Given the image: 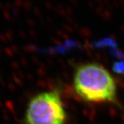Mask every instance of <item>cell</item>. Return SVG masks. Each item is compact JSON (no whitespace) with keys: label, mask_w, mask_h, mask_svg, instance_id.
<instances>
[{"label":"cell","mask_w":124,"mask_h":124,"mask_svg":"<svg viewBox=\"0 0 124 124\" xmlns=\"http://www.w3.org/2000/svg\"><path fill=\"white\" fill-rule=\"evenodd\" d=\"M67 115L58 90L45 91L35 95L28 104L26 124H65Z\"/></svg>","instance_id":"cell-2"},{"label":"cell","mask_w":124,"mask_h":124,"mask_svg":"<svg viewBox=\"0 0 124 124\" xmlns=\"http://www.w3.org/2000/svg\"><path fill=\"white\" fill-rule=\"evenodd\" d=\"M72 85L76 94L84 101L118 104L115 79L105 67L98 63L78 65L73 73Z\"/></svg>","instance_id":"cell-1"}]
</instances>
